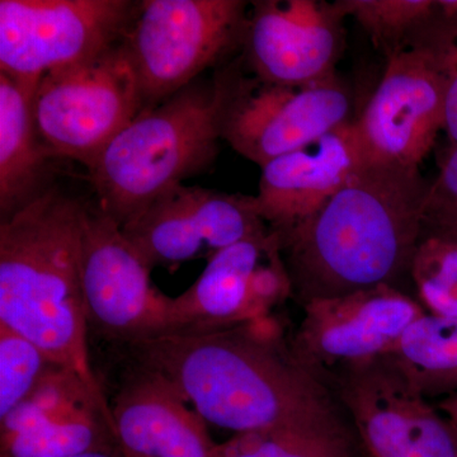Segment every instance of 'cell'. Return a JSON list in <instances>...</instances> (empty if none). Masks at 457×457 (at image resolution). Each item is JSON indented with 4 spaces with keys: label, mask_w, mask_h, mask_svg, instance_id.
<instances>
[{
    "label": "cell",
    "mask_w": 457,
    "mask_h": 457,
    "mask_svg": "<svg viewBox=\"0 0 457 457\" xmlns=\"http://www.w3.org/2000/svg\"><path fill=\"white\" fill-rule=\"evenodd\" d=\"M137 369L167 381L207 423L239 433L354 431L332 387L295 356L269 315L128 345Z\"/></svg>",
    "instance_id": "cell-1"
},
{
    "label": "cell",
    "mask_w": 457,
    "mask_h": 457,
    "mask_svg": "<svg viewBox=\"0 0 457 457\" xmlns=\"http://www.w3.org/2000/svg\"><path fill=\"white\" fill-rule=\"evenodd\" d=\"M429 186L420 167L363 162L309 220L278 236L302 306L378 286L400 287L425 228ZM273 233V231H272Z\"/></svg>",
    "instance_id": "cell-2"
},
{
    "label": "cell",
    "mask_w": 457,
    "mask_h": 457,
    "mask_svg": "<svg viewBox=\"0 0 457 457\" xmlns=\"http://www.w3.org/2000/svg\"><path fill=\"white\" fill-rule=\"evenodd\" d=\"M87 201L53 185L0 220V324L83 378L104 408L88 347L82 286Z\"/></svg>",
    "instance_id": "cell-3"
},
{
    "label": "cell",
    "mask_w": 457,
    "mask_h": 457,
    "mask_svg": "<svg viewBox=\"0 0 457 457\" xmlns=\"http://www.w3.org/2000/svg\"><path fill=\"white\" fill-rule=\"evenodd\" d=\"M234 71L198 79L143 111L88 168L98 206L120 225L209 168L219 153Z\"/></svg>",
    "instance_id": "cell-4"
},
{
    "label": "cell",
    "mask_w": 457,
    "mask_h": 457,
    "mask_svg": "<svg viewBox=\"0 0 457 457\" xmlns=\"http://www.w3.org/2000/svg\"><path fill=\"white\" fill-rule=\"evenodd\" d=\"M248 17L243 0L139 2L121 45L144 108L162 104L243 46Z\"/></svg>",
    "instance_id": "cell-5"
},
{
    "label": "cell",
    "mask_w": 457,
    "mask_h": 457,
    "mask_svg": "<svg viewBox=\"0 0 457 457\" xmlns=\"http://www.w3.org/2000/svg\"><path fill=\"white\" fill-rule=\"evenodd\" d=\"M143 110L139 82L121 44L44 75L32 97L36 130L51 155L87 170Z\"/></svg>",
    "instance_id": "cell-6"
},
{
    "label": "cell",
    "mask_w": 457,
    "mask_h": 457,
    "mask_svg": "<svg viewBox=\"0 0 457 457\" xmlns=\"http://www.w3.org/2000/svg\"><path fill=\"white\" fill-rule=\"evenodd\" d=\"M137 9L130 0H0V73L37 87L121 44Z\"/></svg>",
    "instance_id": "cell-7"
},
{
    "label": "cell",
    "mask_w": 457,
    "mask_h": 457,
    "mask_svg": "<svg viewBox=\"0 0 457 457\" xmlns=\"http://www.w3.org/2000/svg\"><path fill=\"white\" fill-rule=\"evenodd\" d=\"M150 272L121 225L87 203L82 286L88 327L126 345L176 332L171 297L153 287Z\"/></svg>",
    "instance_id": "cell-8"
},
{
    "label": "cell",
    "mask_w": 457,
    "mask_h": 457,
    "mask_svg": "<svg viewBox=\"0 0 457 457\" xmlns=\"http://www.w3.org/2000/svg\"><path fill=\"white\" fill-rule=\"evenodd\" d=\"M368 457H457V431L387 354L328 375Z\"/></svg>",
    "instance_id": "cell-9"
},
{
    "label": "cell",
    "mask_w": 457,
    "mask_h": 457,
    "mask_svg": "<svg viewBox=\"0 0 457 457\" xmlns=\"http://www.w3.org/2000/svg\"><path fill=\"white\" fill-rule=\"evenodd\" d=\"M351 112L350 90L337 74L285 86L234 73L221 137L262 168L351 122Z\"/></svg>",
    "instance_id": "cell-10"
},
{
    "label": "cell",
    "mask_w": 457,
    "mask_h": 457,
    "mask_svg": "<svg viewBox=\"0 0 457 457\" xmlns=\"http://www.w3.org/2000/svg\"><path fill=\"white\" fill-rule=\"evenodd\" d=\"M386 60L380 84L354 120L357 137L366 161L420 167L445 130L446 78L420 37Z\"/></svg>",
    "instance_id": "cell-11"
},
{
    "label": "cell",
    "mask_w": 457,
    "mask_h": 457,
    "mask_svg": "<svg viewBox=\"0 0 457 457\" xmlns=\"http://www.w3.org/2000/svg\"><path fill=\"white\" fill-rule=\"evenodd\" d=\"M300 308L302 319L287 333L288 345L323 380L389 353L408 328L426 314L416 296L393 286L314 300Z\"/></svg>",
    "instance_id": "cell-12"
},
{
    "label": "cell",
    "mask_w": 457,
    "mask_h": 457,
    "mask_svg": "<svg viewBox=\"0 0 457 457\" xmlns=\"http://www.w3.org/2000/svg\"><path fill=\"white\" fill-rule=\"evenodd\" d=\"M150 269L212 257L246 237L270 230L254 196L200 186H174L121 227Z\"/></svg>",
    "instance_id": "cell-13"
},
{
    "label": "cell",
    "mask_w": 457,
    "mask_h": 457,
    "mask_svg": "<svg viewBox=\"0 0 457 457\" xmlns=\"http://www.w3.org/2000/svg\"><path fill=\"white\" fill-rule=\"evenodd\" d=\"M243 49L263 83L300 86L327 79L345 46V14L321 0L252 2Z\"/></svg>",
    "instance_id": "cell-14"
},
{
    "label": "cell",
    "mask_w": 457,
    "mask_h": 457,
    "mask_svg": "<svg viewBox=\"0 0 457 457\" xmlns=\"http://www.w3.org/2000/svg\"><path fill=\"white\" fill-rule=\"evenodd\" d=\"M116 450L112 411L98 402L83 378L60 366L0 420L2 457H71Z\"/></svg>",
    "instance_id": "cell-15"
},
{
    "label": "cell",
    "mask_w": 457,
    "mask_h": 457,
    "mask_svg": "<svg viewBox=\"0 0 457 457\" xmlns=\"http://www.w3.org/2000/svg\"><path fill=\"white\" fill-rule=\"evenodd\" d=\"M363 162L352 120L261 168L258 215L278 236L288 233L338 194Z\"/></svg>",
    "instance_id": "cell-16"
},
{
    "label": "cell",
    "mask_w": 457,
    "mask_h": 457,
    "mask_svg": "<svg viewBox=\"0 0 457 457\" xmlns=\"http://www.w3.org/2000/svg\"><path fill=\"white\" fill-rule=\"evenodd\" d=\"M111 408L122 457H218L206 420L159 376L137 369Z\"/></svg>",
    "instance_id": "cell-17"
},
{
    "label": "cell",
    "mask_w": 457,
    "mask_h": 457,
    "mask_svg": "<svg viewBox=\"0 0 457 457\" xmlns=\"http://www.w3.org/2000/svg\"><path fill=\"white\" fill-rule=\"evenodd\" d=\"M278 243L276 234L267 230L210 257L197 281L179 297H171L174 333L222 329L263 317L255 306L252 282Z\"/></svg>",
    "instance_id": "cell-18"
},
{
    "label": "cell",
    "mask_w": 457,
    "mask_h": 457,
    "mask_svg": "<svg viewBox=\"0 0 457 457\" xmlns=\"http://www.w3.org/2000/svg\"><path fill=\"white\" fill-rule=\"evenodd\" d=\"M36 87L0 73V220L31 204L53 186V155L36 130L32 97Z\"/></svg>",
    "instance_id": "cell-19"
},
{
    "label": "cell",
    "mask_w": 457,
    "mask_h": 457,
    "mask_svg": "<svg viewBox=\"0 0 457 457\" xmlns=\"http://www.w3.org/2000/svg\"><path fill=\"white\" fill-rule=\"evenodd\" d=\"M386 354L429 402L457 393V319L423 314Z\"/></svg>",
    "instance_id": "cell-20"
},
{
    "label": "cell",
    "mask_w": 457,
    "mask_h": 457,
    "mask_svg": "<svg viewBox=\"0 0 457 457\" xmlns=\"http://www.w3.org/2000/svg\"><path fill=\"white\" fill-rule=\"evenodd\" d=\"M345 17L368 33L375 46L390 56L408 46L438 17L437 0H337Z\"/></svg>",
    "instance_id": "cell-21"
},
{
    "label": "cell",
    "mask_w": 457,
    "mask_h": 457,
    "mask_svg": "<svg viewBox=\"0 0 457 457\" xmlns=\"http://www.w3.org/2000/svg\"><path fill=\"white\" fill-rule=\"evenodd\" d=\"M354 431L278 429L239 433L218 445V457H360Z\"/></svg>",
    "instance_id": "cell-22"
},
{
    "label": "cell",
    "mask_w": 457,
    "mask_h": 457,
    "mask_svg": "<svg viewBox=\"0 0 457 457\" xmlns=\"http://www.w3.org/2000/svg\"><path fill=\"white\" fill-rule=\"evenodd\" d=\"M417 302L426 314L457 319V242L423 231L411 267Z\"/></svg>",
    "instance_id": "cell-23"
},
{
    "label": "cell",
    "mask_w": 457,
    "mask_h": 457,
    "mask_svg": "<svg viewBox=\"0 0 457 457\" xmlns=\"http://www.w3.org/2000/svg\"><path fill=\"white\" fill-rule=\"evenodd\" d=\"M54 366L37 345L0 324V420L35 392Z\"/></svg>",
    "instance_id": "cell-24"
},
{
    "label": "cell",
    "mask_w": 457,
    "mask_h": 457,
    "mask_svg": "<svg viewBox=\"0 0 457 457\" xmlns=\"http://www.w3.org/2000/svg\"><path fill=\"white\" fill-rule=\"evenodd\" d=\"M437 55L446 78V111L445 130L449 135L451 145H457V20L436 18L420 36Z\"/></svg>",
    "instance_id": "cell-25"
},
{
    "label": "cell",
    "mask_w": 457,
    "mask_h": 457,
    "mask_svg": "<svg viewBox=\"0 0 457 457\" xmlns=\"http://www.w3.org/2000/svg\"><path fill=\"white\" fill-rule=\"evenodd\" d=\"M457 222V145L441 165L437 179L429 186L425 227Z\"/></svg>",
    "instance_id": "cell-26"
},
{
    "label": "cell",
    "mask_w": 457,
    "mask_h": 457,
    "mask_svg": "<svg viewBox=\"0 0 457 457\" xmlns=\"http://www.w3.org/2000/svg\"><path fill=\"white\" fill-rule=\"evenodd\" d=\"M435 405L457 431V393L435 402Z\"/></svg>",
    "instance_id": "cell-27"
},
{
    "label": "cell",
    "mask_w": 457,
    "mask_h": 457,
    "mask_svg": "<svg viewBox=\"0 0 457 457\" xmlns=\"http://www.w3.org/2000/svg\"><path fill=\"white\" fill-rule=\"evenodd\" d=\"M438 13L445 20H457V0H437Z\"/></svg>",
    "instance_id": "cell-28"
},
{
    "label": "cell",
    "mask_w": 457,
    "mask_h": 457,
    "mask_svg": "<svg viewBox=\"0 0 457 457\" xmlns=\"http://www.w3.org/2000/svg\"><path fill=\"white\" fill-rule=\"evenodd\" d=\"M423 231L440 234V236L450 237L457 242V222L456 224L435 225V227H425Z\"/></svg>",
    "instance_id": "cell-29"
},
{
    "label": "cell",
    "mask_w": 457,
    "mask_h": 457,
    "mask_svg": "<svg viewBox=\"0 0 457 457\" xmlns=\"http://www.w3.org/2000/svg\"><path fill=\"white\" fill-rule=\"evenodd\" d=\"M71 457H122L119 450L116 451H93V453H82Z\"/></svg>",
    "instance_id": "cell-30"
}]
</instances>
